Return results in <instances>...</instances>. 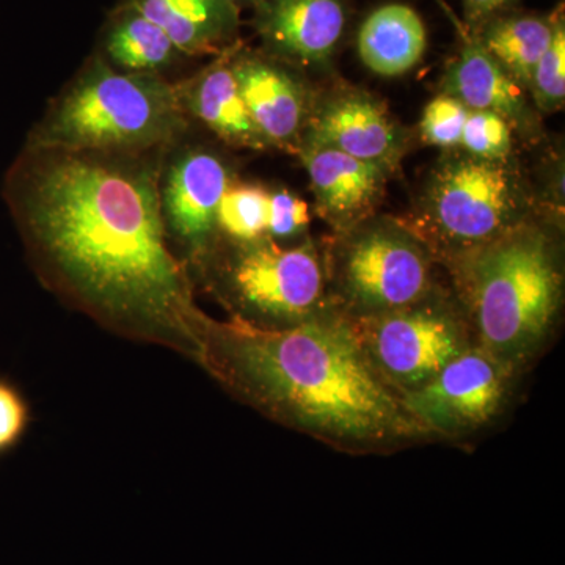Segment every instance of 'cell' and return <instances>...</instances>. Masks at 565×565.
<instances>
[{"label": "cell", "instance_id": "1", "mask_svg": "<svg viewBox=\"0 0 565 565\" xmlns=\"http://www.w3.org/2000/svg\"><path fill=\"white\" fill-rule=\"evenodd\" d=\"M154 152L28 147L3 182L22 239L65 291L103 318L159 334L202 362L212 319L167 245Z\"/></svg>", "mask_w": 565, "mask_h": 565}, {"label": "cell", "instance_id": "2", "mask_svg": "<svg viewBox=\"0 0 565 565\" xmlns=\"http://www.w3.org/2000/svg\"><path fill=\"white\" fill-rule=\"evenodd\" d=\"M202 362L267 414L338 448L382 451L430 438L341 311L291 327L212 321Z\"/></svg>", "mask_w": 565, "mask_h": 565}, {"label": "cell", "instance_id": "3", "mask_svg": "<svg viewBox=\"0 0 565 565\" xmlns=\"http://www.w3.org/2000/svg\"><path fill=\"white\" fill-rule=\"evenodd\" d=\"M475 343L515 374L542 351L555 326L563 274L544 233L512 228L455 259Z\"/></svg>", "mask_w": 565, "mask_h": 565}, {"label": "cell", "instance_id": "4", "mask_svg": "<svg viewBox=\"0 0 565 565\" xmlns=\"http://www.w3.org/2000/svg\"><path fill=\"white\" fill-rule=\"evenodd\" d=\"M178 85L114 68L99 52L52 102L28 147L68 151H166L188 131Z\"/></svg>", "mask_w": 565, "mask_h": 565}, {"label": "cell", "instance_id": "5", "mask_svg": "<svg viewBox=\"0 0 565 565\" xmlns=\"http://www.w3.org/2000/svg\"><path fill=\"white\" fill-rule=\"evenodd\" d=\"M349 321L371 366L399 396L426 384L475 344L463 311L433 292L399 310Z\"/></svg>", "mask_w": 565, "mask_h": 565}, {"label": "cell", "instance_id": "6", "mask_svg": "<svg viewBox=\"0 0 565 565\" xmlns=\"http://www.w3.org/2000/svg\"><path fill=\"white\" fill-rule=\"evenodd\" d=\"M226 282L248 315L241 319L256 326L291 327L337 310L329 307L326 267L310 241L289 248L266 237L239 244Z\"/></svg>", "mask_w": 565, "mask_h": 565}, {"label": "cell", "instance_id": "7", "mask_svg": "<svg viewBox=\"0 0 565 565\" xmlns=\"http://www.w3.org/2000/svg\"><path fill=\"white\" fill-rule=\"evenodd\" d=\"M334 277L343 315L353 319L399 310L433 292L429 250L386 226L351 237L338 255Z\"/></svg>", "mask_w": 565, "mask_h": 565}, {"label": "cell", "instance_id": "8", "mask_svg": "<svg viewBox=\"0 0 565 565\" xmlns=\"http://www.w3.org/2000/svg\"><path fill=\"white\" fill-rule=\"evenodd\" d=\"M516 377L475 343L426 384L401 394V399L430 437H463L497 419Z\"/></svg>", "mask_w": 565, "mask_h": 565}, {"label": "cell", "instance_id": "9", "mask_svg": "<svg viewBox=\"0 0 565 565\" xmlns=\"http://www.w3.org/2000/svg\"><path fill=\"white\" fill-rule=\"evenodd\" d=\"M515 185L498 162L456 159L441 167L430 191L438 241L452 259L512 230Z\"/></svg>", "mask_w": 565, "mask_h": 565}, {"label": "cell", "instance_id": "10", "mask_svg": "<svg viewBox=\"0 0 565 565\" xmlns=\"http://www.w3.org/2000/svg\"><path fill=\"white\" fill-rule=\"evenodd\" d=\"M230 184L228 169L214 152H180L161 177L166 228L191 252H206L217 228L218 203Z\"/></svg>", "mask_w": 565, "mask_h": 565}, {"label": "cell", "instance_id": "11", "mask_svg": "<svg viewBox=\"0 0 565 565\" xmlns=\"http://www.w3.org/2000/svg\"><path fill=\"white\" fill-rule=\"evenodd\" d=\"M253 25L273 57L322 65L343 39V0H256Z\"/></svg>", "mask_w": 565, "mask_h": 565}, {"label": "cell", "instance_id": "12", "mask_svg": "<svg viewBox=\"0 0 565 565\" xmlns=\"http://www.w3.org/2000/svg\"><path fill=\"white\" fill-rule=\"evenodd\" d=\"M230 66L248 115L266 143H292L303 126L305 99L291 74L270 58L243 52L232 51Z\"/></svg>", "mask_w": 565, "mask_h": 565}, {"label": "cell", "instance_id": "13", "mask_svg": "<svg viewBox=\"0 0 565 565\" xmlns=\"http://www.w3.org/2000/svg\"><path fill=\"white\" fill-rule=\"evenodd\" d=\"M310 141L385 170L403 150V140L384 107L363 95L327 104L316 117Z\"/></svg>", "mask_w": 565, "mask_h": 565}, {"label": "cell", "instance_id": "14", "mask_svg": "<svg viewBox=\"0 0 565 565\" xmlns=\"http://www.w3.org/2000/svg\"><path fill=\"white\" fill-rule=\"evenodd\" d=\"M303 162L316 204L334 225L349 226L363 218L384 188L385 169L334 148L310 141L305 148Z\"/></svg>", "mask_w": 565, "mask_h": 565}, {"label": "cell", "instance_id": "15", "mask_svg": "<svg viewBox=\"0 0 565 565\" xmlns=\"http://www.w3.org/2000/svg\"><path fill=\"white\" fill-rule=\"evenodd\" d=\"M154 22L185 57L222 54L234 46L239 10L225 0H122Z\"/></svg>", "mask_w": 565, "mask_h": 565}, {"label": "cell", "instance_id": "16", "mask_svg": "<svg viewBox=\"0 0 565 565\" xmlns=\"http://www.w3.org/2000/svg\"><path fill=\"white\" fill-rule=\"evenodd\" d=\"M233 47L223 52L221 61L212 63L199 76L178 85L182 107L188 117L202 121L226 143L264 150L269 145L252 121L230 66Z\"/></svg>", "mask_w": 565, "mask_h": 565}, {"label": "cell", "instance_id": "17", "mask_svg": "<svg viewBox=\"0 0 565 565\" xmlns=\"http://www.w3.org/2000/svg\"><path fill=\"white\" fill-rule=\"evenodd\" d=\"M448 95L468 110L493 111L511 125L530 117L519 82L505 73L478 40L468 41L448 74Z\"/></svg>", "mask_w": 565, "mask_h": 565}, {"label": "cell", "instance_id": "18", "mask_svg": "<svg viewBox=\"0 0 565 565\" xmlns=\"http://www.w3.org/2000/svg\"><path fill=\"white\" fill-rule=\"evenodd\" d=\"M422 17L405 3H386L363 21L356 46L367 70L396 77L415 68L426 51Z\"/></svg>", "mask_w": 565, "mask_h": 565}, {"label": "cell", "instance_id": "19", "mask_svg": "<svg viewBox=\"0 0 565 565\" xmlns=\"http://www.w3.org/2000/svg\"><path fill=\"white\" fill-rule=\"evenodd\" d=\"M96 52L128 73L159 74L185 57L162 29L122 2L107 18Z\"/></svg>", "mask_w": 565, "mask_h": 565}, {"label": "cell", "instance_id": "20", "mask_svg": "<svg viewBox=\"0 0 565 565\" xmlns=\"http://www.w3.org/2000/svg\"><path fill=\"white\" fill-rule=\"evenodd\" d=\"M556 17H508L487 25L482 39L484 50L503 66L505 73L530 85L535 65L550 46Z\"/></svg>", "mask_w": 565, "mask_h": 565}, {"label": "cell", "instance_id": "21", "mask_svg": "<svg viewBox=\"0 0 565 565\" xmlns=\"http://www.w3.org/2000/svg\"><path fill=\"white\" fill-rule=\"evenodd\" d=\"M270 192L262 185L230 184L217 210V228L239 244L264 239Z\"/></svg>", "mask_w": 565, "mask_h": 565}, {"label": "cell", "instance_id": "22", "mask_svg": "<svg viewBox=\"0 0 565 565\" xmlns=\"http://www.w3.org/2000/svg\"><path fill=\"white\" fill-rule=\"evenodd\" d=\"M527 87L542 110L559 109L565 98V28L563 17H556L552 41L535 65Z\"/></svg>", "mask_w": 565, "mask_h": 565}, {"label": "cell", "instance_id": "23", "mask_svg": "<svg viewBox=\"0 0 565 565\" xmlns=\"http://www.w3.org/2000/svg\"><path fill=\"white\" fill-rule=\"evenodd\" d=\"M460 145L471 158L503 161L512 148L511 125L493 111L468 110Z\"/></svg>", "mask_w": 565, "mask_h": 565}, {"label": "cell", "instance_id": "24", "mask_svg": "<svg viewBox=\"0 0 565 565\" xmlns=\"http://www.w3.org/2000/svg\"><path fill=\"white\" fill-rule=\"evenodd\" d=\"M468 109L455 96L441 95L423 111L422 134L427 143L452 148L460 145Z\"/></svg>", "mask_w": 565, "mask_h": 565}, {"label": "cell", "instance_id": "25", "mask_svg": "<svg viewBox=\"0 0 565 565\" xmlns=\"http://www.w3.org/2000/svg\"><path fill=\"white\" fill-rule=\"evenodd\" d=\"M310 207L300 196L288 191L270 193L267 234L278 239L299 236L310 225Z\"/></svg>", "mask_w": 565, "mask_h": 565}, {"label": "cell", "instance_id": "26", "mask_svg": "<svg viewBox=\"0 0 565 565\" xmlns=\"http://www.w3.org/2000/svg\"><path fill=\"white\" fill-rule=\"evenodd\" d=\"M28 426V407L17 390L0 381V452L17 444Z\"/></svg>", "mask_w": 565, "mask_h": 565}, {"label": "cell", "instance_id": "27", "mask_svg": "<svg viewBox=\"0 0 565 565\" xmlns=\"http://www.w3.org/2000/svg\"><path fill=\"white\" fill-rule=\"evenodd\" d=\"M512 0H463L465 14L470 22L492 17L494 11L504 9Z\"/></svg>", "mask_w": 565, "mask_h": 565}, {"label": "cell", "instance_id": "28", "mask_svg": "<svg viewBox=\"0 0 565 565\" xmlns=\"http://www.w3.org/2000/svg\"><path fill=\"white\" fill-rule=\"evenodd\" d=\"M225 2L232 3V6L239 10L243 6H253L256 0H225Z\"/></svg>", "mask_w": 565, "mask_h": 565}]
</instances>
